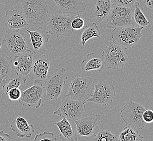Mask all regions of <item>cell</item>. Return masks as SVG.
<instances>
[{
  "label": "cell",
  "mask_w": 153,
  "mask_h": 141,
  "mask_svg": "<svg viewBox=\"0 0 153 141\" xmlns=\"http://www.w3.org/2000/svg\"><path fill=\"white\" fill-rule=\"evenodd\" d=\"M21 8L30 26L42 24L49 13L48 7L44 0H21Z\"/></svg>",
  "instance_id": "cell-1"
},
{
  "label": "cell",
  "mask_w": 153,
  "mask_h": 141,
  "mask_svg": "<svg viewBox=\"0 0 153 141\" xmlns=\"http://www.w3.org/2000/svg\"><path fill=\"white\" fill-rule=\"evenodd\" d=\"M4 43V42L3 40L0 39V49H1V48L2 47V46H3V45Z\"/></svg>",
  "instance_id": "cell-36"
},
{
  "label": "cell",
  "mask_w": 153,
  "mask_h": 141,
  "mask_svg": "<svg viewBox=\"0 0 153 141\" xmlns=\"http://www.w3.org/2000/svg\"><path fill=\"white\" fill-rule=\"evenodd\" d=\"M143 137L139 134L138 131L131 126H126L122 131L118 134V141H142Z\"/></svg>",
  "instance_id": "cell-26"
},
{
  "label": "cell",
  "mask_w": 153,
  "mask_h": 141,
  "mask_svg": "<svg viewBox=\"0 0 153 141\" xmlns=\"http://www.w3.org/2000/svg\"><path fill=\"white\" fill-rule=\"evenodd\" d=\"M26 82V78L25 76L18 74L16 76L13 78L4 86L2 88V97L3 99L8 100V91L13 88H19L20 86L24 84Z\"/></svg>",
  "instance_id": "cell-25"
},
{
  "label": "cell",
  "mask_w": 153,
  "mask_h": 141,
  "mask_svg": "<svg viewBox=\"0 0 153 141\" xmlns=\"http://www.w3.org/2000/svg\"><path fill=\"white\" fill-rule=\"evenodd\" d=\"M62 13L74 15L85 11L86 5L84 0H53Z\"/></svg>",
  "instance_id": "cell-19"
},
{
  "label": "cell",
  "mask_w": 153,
  "mask_h": 141,
  "mask_svg": "<svg viewBox=\"0 0 153 141\" xmlns=\"http://www.w3.org/2000/svg\"><path fill=\"white\" fill-rule=\"evenodd\" d=\"M80 44L85 47L86 43L90 39L97 38L100 39V30L95 22H90L80 30Z\"/></svg>",
  "instance_id": "cell-24"
},
{
  "label": "cell",
  "mask_w": 153,
  "mask_h": 141,
  "mask_svg": "<svg viewBox=\"0 0 153 141\" xmlns=\"http://www.w3.org/2000/svg\"><path fill=\"white\" fill-rule=\"evenodd\" d=\"M4 24L10 30H20L29 26L21 10H7L4 17Z\"/></svg>",
  "instance_id": "cell-18"
},
{
  "label": "cell",
  "mask_w": 153,
  "mask_h": 141,
  "mask_svg": "<svg viewBox=\"0 0 153 141\" xmlns=\"http://www.w3.org/2000/svg\"><path fill=\"white\" fill-rule=\"evenodd\" d=\"M34 53L29 50L14 56L13 64L18 74L24 76H29L32 68Z\"/></svg>",
  "instance_id": "cell-16"
},
{
  "label": "cell",
  "mask_w": 153,
  "mask_h": 141,
  "mask_svg": "<svg viewBox=\"0 0 153 141\" xmlns=\"http://www.w3.org/2000/svg\"><path fill=\"white\" fill-rule=\"evenodd\" d=\"M57 141V138L54 136V134L52 132H41L39 134L36 136L35 138H34V141Z\"/></svg>",
  "instance_id": "cell-29"
},
{
  "label": "cell",
  "mask_w": 153,
  "mask_h": 141,
  "mask_svg": "<svg viewBox=\"0 0 153 141\" xmlns=\"http://www.w3.org/2000/svg\"><path fill=\"white\" fill-rule=\"evenodd\" d=\"M114 3L118 6L123 7H132L137 0H112Z\"/></svg>",
  "instance_id": "cell-33"
},
{
  "label": "cell",
  "mask_w": 153,
  "mask_h": 141,
  "mask_svg": "<svg viewBox=\"0 0 153 141\" xmlns=\"http://www.w3.org/2000/svg\"><path fill=\"white\" fill-rule=\"evenodd\" d=\"M85 21L81 15H76L71 21V27L74 30H80L84 27Z\"/></svg>",
  "instance_id": "cell-30"
},
{
  "label": "cell",
  "mask_w": 153,
  "mask_h": 141,
  "mask_svg": "<svg viewBox=\"0 0 153 141\" xmlns=\"http://www.w3.org/2000/svg\"><path fill=\"white\" fill-rule=\"evenodd\" d=\"M143 1L147 7L148 10L152 11L153 10V0H143Z\"/></svg>",
  "instance_id": "cell-35"
},
{
  "label": "cell",
  "mask_w": 153,
  "mask_h": 141,
  "mask_svg": "<svg viewBox=\"0 0 153 141\" xmlns=\"http://www.w3.org/2000/svg\"><path fill=\"white\" fill-rule=\"evenodd\" d=\"M3 41L11 56H16L28 50L26 36L24 33L20 32L19 30H6Z\"/></svg>",
  "instance_id": "cell-13"
},
{
  "label": "cell",
  "mask_w": 153,
  "mask_h": 141,
  "mask_svg": "<svg viewBox=\"0 0 153 141\" xmlns=\"http://www.w3.org/2000/svg\"><path fill=\"white\" fill-rule=\"evenodd\" d=\"M116 95L114 86L108 82L100 81L94 85V91L91 97L86 102H92L98 105L106 106L112 103Z\"/></svg>",
  "instance_id": "cell-12"
},
{
  "label": "cell",
  "mask_w": 153,
  "mask_h": 141,
  "mask_svg": "<svg viewBox=\"0 0 153 141\" xmlns=\"http://www.w3.org/2000/svg\"><path fill=\"white\" fill-rule=\"evenodd\" d=\"M102 58L104 66L112 70L123 68L129 60L123 48L112 41H110L105 47L102 53Z\"/></svg>",
  "instance_id": "cell-6"
},
{
  "label": "cell",
  "mask_w": 153,
  "mask_h": 141,
  "mask_svg": "<svg viewBox=\"0 0 153 141\" xmlns=\"http://www.w3.org/2000/svg\"><path fill=\"white\" fill-rule=\"evenodd\" d=\"M142 119L146 124L152 123L153 122V110H145L142 114Z\"/></svg>",
  "instance_id": "cell-32"
},
{
  "label": "cell",
  "mask_w": 153,
  "mask_h": 141,
  "mask_svg": "<svg viewBox=\"0 0 153 141\" xmlns=\"http://www.w3.org/2000/svg\"><path fill=\"white\" fill-rule=\"evenodd\" d=\"M142 9L143 7L138 2L136 1L134 5L133 21H135L138 27H145L150 24V22L147 19L143 13Z\"/></svg>",
  "instance_id": "cell-27"
},
{
  "label": "cell",
  "mask_w": 153,
  "mask_h": 141,
  "mask_svg": "<svg viewBox=\"0 0 153 141\" xmlns=\"http://www.w3.org/2000/svg\"><path fill=\"white\" fill-rule=\"evenodd\" d=\"M10 128L21 138H30L34 132V125L28 123L25 118L21 116H19L13 121Z\"/></svg>",
  "instance_id": "cell-20"
},
{
  "label": "cell",
  "mask_w": 153,
  "mask_h": 141,
  "mask_svg": "<svg viewBox=\"0 0 153 141\" xmlns=\"http://www.w3.org/2000/svg\"><path fill=\"white\" fill-rule=\"evenodd\" d=\"M74 16L63 13H53L47 17V30L56 38L64 36L71 37L74 34V30L71 27V21Z\"/></svg>",
  "instance_id": "cell-4"
},
{
  "label": "cell",
  "mask_w": 153,
  "mask_h": 141,
  "mask_svg": "<svg viewBox=\"0 0 153 141\" xmlns=\"http://www.w3.org/2000/svg\"><path fill=\"white\" fill-rule=\"evenodd\" d=\"M104 61L102 58H100L94 53L88 54L83 58L80 64V67L82 70L89 72L91 70H96L101 72L104 68Z\"/></svg>",
  "instance_id": "cell-21"
},
{
  "label": "cell",
  "mask_w": 153,
  "mask_h": 141,
  "mask_svg": "<svg viewBox=\"0 0 153 141\" xmlns=\"http://www.w3.org/2000/svg\"><path fill=\"white\" fill-rule=\"evenodd\" d=\"M101 115L87 114L74 121L76 133L85 138L94 137L100 131Z\"/></svg>",
  "instance_id": "cell-9"
},
{
  "label": "cell",
  "mask_w": 153,
  "mask_h": 141,
  "mask_svg": "<svg viewBox=\"0 0 153 141\" xmlns=\"http://www.w3.org/2000/svg\"><path fill=\"white\" fill-rule=\"evenodd\" d=\"M68 78L64 68H62L56 73L48 76L44 82L46 99L51 100H58L62 94L63 88Z\"/></svg>",
  "instance_id": "cell-7"
},
{
  "label": "cell",
  "mask_w": 153,
  "mask_h": 141,
  "mask_svg": "<svg viewBox=\"0 0 153 141\" xmlns=\"http://www.w3.org/2000/svg\"><path fill=\"white\" fill-rule=\"evenodd\" d=\"M58 128L60 134L59 138L62 141H76L78 140L77 133L74 130V128L70 121L62 117V120L55 123Z\"/></svg>",
  "instance_id": "cell-22"
},
{
  "label": "cell",
  "mask_w": 153,
  "mask_h": 141,
  "mask_svg": "<svg viewBox=\"0 0 153 141\" xmlns=\"http://www.w3.org/2000/svg\"><path fill=\"white\" fill-rule=\"evenodd\" d=\"M113 3L112 0H94L93 16L98 23H101L106 19L112 8Z\"/></svg>",
  "instance_id": "cell-23"
},
{
  "label": "cell",
  "mask_w": 153,
  "mask_h": 141,
  "mask_svg": "<svg viewBox=\"0 0 153 141\" xmlns=\"http://www.w3.org/2000/svg\"><path fill=\"white\" fill-rule=\"evenodd\" d=\"M145 110L141 104L129 100L121 110V117L128 125L141 130L147 125L142 119V114Z\"/></svg>",
  "instance_id": "cell-8"
},
{
  "label": "cell",
  "mask_w": 153,
  "mask_h": 141,
  "mask_svg": "<svg viewBox=\"0 0 153 141\" xmlns=\"http://www.w3.org/2000/svg\"><path fill=\"white\" fill-rule=\"evenodd\" d=\"M92 141H118V134L114 135L108 130L99 131L94 137L90 140Z\"/></svg>",
  "instance_id": "cell-28"
},
{
  "label": "cell",
  "mask_w": 153,
  "mask_h": 141,
  "mask_svg": "<svg viewBox=\"0 0 153 141\" xmlns=\"http://www.w3.org/2000/svg\"><path fill=\"white\" fill-rule=\"evenodd\" d=\"M18 74L13 64L12 57L0 53V90Z\"/></svg>",
  "instance_id": "cell-17"
},
{
  "label": "cell",
  "mask_w": 153,
  "mask_h": 141,
  "mask_svg": "<svg viewBox=\"0 0 153 141\" xmlns=\"http://www.w3.org/2000/svg\"><path fill=\"white\" fill-rule=\"evenodd\" d=\"M26 31L30 34L34 53L35 54H44L51 37L50 33L42 27H39L35 31L28 30H26Z\"/></svg>",
  "instance_id": "cell-15"
},
{
  "label": "cell",
  "mask_w": 153,
  "mask_h": 141,
  "mask_svg": "<svg viewBox=\"0 0 153 141\" xmlns=\"http://www.w3.org/2000/svg\"><path fill=\"white\" fill-rule=\"evenodd\" d=\"M144 28L134 25L115 28L111 34L112 41L124 49L132 48L141 38Z\"/></svg>",
  "instance_id": "cell-3"
},
{
  "label": "cell",
  "mask_w": 153,
  "mask_h": 141,
  "mask_svg": "<svg viewBox=\"0 0 153 141\" xmlns=\"http://www.w3.org/2000/svg\"><path fill=\"white\" fill-rule=\"evenodd\" d=\"M50 66V60L47 56L44 54H34L32 68L28 76L32 80L44 82L48 76Z\"/></svg>",
  "instance_id": "cell-14"
},
{
  "label": "cell",
  "mask_w": 153,
  "mask_h": 141,
  "mask_svg": "<svg viewBox=\"0 0 153 141\" xmlns=\"http://www.w3.org/2000/svg\"><path fill=\"white\" fill-rule=\"evenodd\" d=\"M132 7H123L113 3L112 8L106 17V27L109 29L134 25Z\"/></svg>",
  "instance_id": "cell-5"
},
{
  "label": "cell",
  "mask_w": 153,
  "mask_h": 141,
  "mask_svg": "<svg viewBox=\"0 0 153 141\" xmlns=\"http://www.w3.org/2000/svg\"><path fill=\"white\" fill-rule=\"evenodd\" d=\"M85 110L84 103L66 98L62 100L59 108L53 111V114L66 118L69 121L74 122L84 114Z\"/></svg>",
  "instance_id": "cell-10"
},
{
  "label": "cell",
  "mask_w": 153,
  "mask_h": 141,
  "mask_svg": "<svg viewBox=\"0 0 153 141\" xmlns=\"http://www.w3.org/2000/svg\"><path fill=\"white\" fill-rule=\"evenodd\" d=\"M44 92V82L34 80L33 85L21 93L19 103L24 106L38 109L41 106Z\"/></svg>",
  "instance_id": "cell-11"
},
{
  "label": "cell",
  "mask_w": 153,
  "mask_h": 141,
  "mask_svg": "<svg viewBox=\"0 0 153 141\" xmlns=\"http://www.w3.org/2000/svg\"><path fill=\"white\" fill-rule=\"evenodd\" d=\"M12 137L8 134H6L2 130L0 131V141H9Z\"/></svg>",
  "instance_id": "cell-34"
},
{
  "label": "cell",
  "mask_w": 153,
  "mask_h": 141,
  "mask_svg": "<svg viewBox=\"0 0 153 141\" xmlns=\"http://www.w3.org/2000/svg\"><path fill=\"white\" fill-rule=\"evenodd\" d=\"M94 88L91 76H76L70 83L66 97L85 104L86 100L91 97Z\"/></svg>",
  "instance_id": "cell-2"
},
{
  "label": "cell",
  "mask_w": 153,
  "mask_h": 141,
  "mask_svg": "<svg viewBox=\"0 0 153 141\" xmlns=\"http://www.w3.org/2000/svg\"><path fill=\"white\" fill-rule=\"evenodd\" d=\"M21 91L19 88H13L10 89L8 92V100L9 102H14L19 100L21 96Z\"/></svg>",
  "instance_id": "cell-31"
}]
</instances>
